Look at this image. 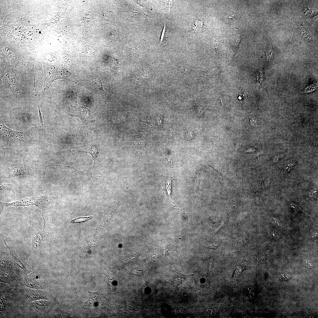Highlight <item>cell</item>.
<instances>
[{
    "label": "cell",
    "mask_w": 318,
    "mask_h": 318,
    "mask_svg": "<svg viewBox=\"0 0 318 318\" xmlns=\"http://www.w3.org/2000/svg\"><path fill=\"white\" fill-rule=\"evenodd\" d=\"M48 200L46 196H41L27 197L11 203H7L0 202L1 207L0 214L4 208L9 206L16 207H24L30 205L35 206L41 210L43 214V211L46 208Z\"/></svg>",
    "instance_id": "6da1fadb"
},
{
    "label": "cell",
    "mask_w": 318,
    "mask_h": 318,
    "mask_svg": "<svg viewBox=\"0 0 318 318\" xmlns=\"http://www.w3.org/2000/svg\"><path fill=\"white\" fill-rule=\"evenodd\" d=\"M27 135V132L16 131L7 127L0 121L1 138L3 144L14 140L24 141Z\"/></svg>",
    "instance_id": "7a4b0ae2"
},
{
    "label": "cell",
    "mask_w": 318,
    "mask_h": 318,
    "mask_svg": "<svg viewBox=\"0 0 318 318\" xmlns=\"http://www.w3.org/2000/svg\"><path fill=\"white\" fill-rule=\"evenodd\" d=\"M44 80L43 86L44 90L49 89L51 84L55 80L59 79L58 70H57L55 67L49 66L46 65L44 66Z\"/></svg>",
    "instance_id": "3957f363"
},
{
    "label": "cell",
    "mask_w": 318,
    "mask_h": 318,
    "mask_svg": "<svg viewBox=\"0 0 318 318\" xmlns=\"http://www.w3.org/2000/svg\"><path fill=\"white\" fill-rule=\"evenodd\" d=\"M192 276H194V275H186L173 269L171 274L168 277V283L173 287H177L183 284L187 279Z\"/></svg>",
    "instance_id": "277c9868"
},
{
    "label": "cell",
    "mask_w": 318,
    "mask_h": 318,
    "mask_svg": "<svg viewBox=\"0 0 318 318\" xmlns=\"http://www.w3.org/2000/svg\"><path fill=\"white\" fill-rule=\"evenodd\" d=\"M70 115L78 117L84 123H86L87 122H93L94 120L89 109L82 106H78Z\"/></svg>",
    "instance_id": "5b68a950"
},
{
    "label": "cell",
    "mask_w": 318,
    "mask_h": 318,
    "mask_svg": "<svg viewBox=\"0 0 318 318\" xmlns=\"http://www.w3.org/2000/svg\"><path fill=\"white\" fill-rule=\"evenodd\" d=\"M12 173L14 176L29 175L36 176L39 174V171L32 166L23 165L16 167L12 170Z\"/></svg>",
    "instance_id": "8992f818"
},
{
    "label": "cell",
    "mask_w": 318,
    "mask_h": 318,
    "mask_svg": "<svg viewBox=\"0 0 318 318\" xmlns=\"http://www.w3.org/2000/svg\"><path fill=\"white\" fill-rule=\"evenodd\" d=\"M89 297L85 304L86 309H91L95 308L98 306L101 299V295L98 292H92L88 291Z\"/></svg>",
    "instance_id": "52a82bcc"
},
{
    "label": "cell",
    "mask_w": 318,
    "mask_h": 318,
    "mask_svg": "<svg viewBox=\"0 0 318 318\" xmlns=\"http://www.w3.org/2000/svg\"><path fill=\"white\" fill-rule=\"evenodd\" d=\"M44 221V225L43 229L36 233L33 238L32 245L35 248L39 247L42 245L45 236V222L44 215H42Z\"/></svg>",
    "instance_id": "ba28073f"
},
{
    "label": "cell",
    "mask_w": 318,
    "mask_h": 318,
    "mask_svg": "<svg viewBox=\"0 0 318 318\" xmlns=\"http://www.w3.org/2000/svg\"><path fill=\"white\" fill-rule=\"evenodd\" d=\"M5 82L9 88L15 95H17V90L16 84L14 75L12 72H6L4 73Z\"/></svg>",
    "instance_id": "9c48e42d"
},
{
    "label": "cell",
    "mask_w": 318,
    "mask_h": 318,
    "mask_svg": "<svg viewBox=\"0 0 318 318\" xmlns=\"http://www.w3.org/2000/svg\"><path fill=\"white\" fill-rule=\"evenodd\" d=\"M103 274L105 275L107 278L110 291L112 292L115 291L117 289L118 285V281L116 277L110 271L107 270H104Z\"/></svg>",
    "instance_id": "30bf717a"
},
{
    "label": "cell",
    "mask_w": 318,
    "mask_h": 318,
    "mask_svg": "<svg viewBox=\"0 0 318 318\" xmlns=\"http://www.w3.org/2000/svg\"><path fill=\"white\" fill-rule=\"evenodd\" d=\"M92 82L94 88L96 90L103 95H106L103 89L101 81L99 77L96 76L93 77L92 79Z\"/></svg>",
    "instance_id": "8fae6325"
},
{
    "label": "cell",
    "mask_w": 318,
    "mask_h": 318,
    "mask_svg": "<svg viewBox=\"0 0 318 318\" xmlns=\"http://www.w3.org/2000/svg\"><path fill=\"white\" fill-rule=\"evenodd\" d=\"M246 262H242L236 269L233 274L232 278V282L236 280L238 275L246 269Z\"/></svg>",
    "instance_id": "7c38bea8"
},
{
    "label": "cell",
    "mask_w": 318,
    "mask_h": 318,
    "mask_svg": "<svg viewBox=\"0 0 318 318\" xmlns=\"http://www.w3.org/2000/svg\"><path fill=\"white\" fill-rule=\"evenodd\" d=\"M91 149L90 151L88 152L83 151H81L78 150H73L72 151H77L81 152H84L90 153L92 157V159L94 161L93 165H95V161L99 154V150L98 147L92 145H91Z\"/></svg>",
    "instance_id": "4fadbf2b"
},
{
    "label": "cell",
    "mask_w": 318,
    "mask_h": 318,
    "mask_svg": "<svg viewBox=\"0 0 318 318\" xmlns=\"http://www.w3.org/2000/svg\"><path fill=\"white\" fill-rule=\"evenodd\" d=\"M203 25V23L201 20L196 19L194 22L193 25V28L194 31L195 32L202 31L204 27Z\"/></svg>",
    "instance_id": "5bb4252c"
},
{
    "label": "cell",
    "mask_w": 318,
    "mask_h": 318,
    "mask_svg": "<svg viewBox=\"0 0 318 318\" xmlns=\"http://www.w3.org/2000/svg\"><path fill=\"white\" fill-rule=\"evenodd\" d=\"M93 216H90L87 217H79L72 219L70 222L73 223H81L87 222L93 218Z\"/></svg>",
    "instance_id": "9a60e30c"
},
{
    "label": "cell",
    "mask_w": 318,
    "mask_h": 318,
    "mask_svg": "<svg viewBox=\"0 0 318 318\" xmlns=\"http://www.w3.org/2000/svg\"><path fill=\"white\" fill-rule=\"evenodd\" d=\"M15 189L13 184L11 183L1 184L0 186V191H11Z\"/></svg>",
    "instance_id": "2e32d148"
},
{
    "label": "cell",
    "mask_w": 318,
    "mask_h": 318,
    "mask_svg": "<svg viewBox=\"0 0 318 318\" xmlns=\"http://www.w3.org/2000/svg\"><path fill=\"white\" fill-rule=\"evenodd\" d=\"M176 68L182 72L186 74H188L191 72V68L187 66L178 65Z\"/></svg>",
    "instance_id": "e0dca14e"
},
{
    "label": "cell",
    "mask_w": 318,
    "mask_h": 318,
    "mask_svg": "<svg viewBox=\"0 0 318 318\" xmlns=\"http://www.w3.org/2000/svg\"><path fill=\"white\" fill-rule=\"evenodd\" d=\"M113 14L111 11H109L105 13L103 17V20L107 22H110L113 17Z\"/></svg>",
    "instance_id": "ac0fdd59"
},
{
    "label": "cell",
    "mask_w": 318,
    "mask_h": 318,
    "mask_svg": "<svg viewBox=\"0 0 318 318\" xmlns=\"http://www.w3.org/2000/svg\"><path fill=\"white\" fill-rule=\"evenodd\" d=\"M82 20L84 23L86 24L87 25H88V24H91V22L93 21V18H92V15H91V13L86 14L85 16L83 18Z\"/></svg>",
    "instance_id": "d6986e66"
},
{
    "label": "cell",
    "mask_w": 318,
    "mask_h": 318,
    "mask_svg": "<svg viewBox=\"0 0 318 318\" xmlns=\"http://www.w3.org/2000/svg\"><path fill=\"white\" fill-rule=\"evenodd\" d=\"M3 51L5 54L10 57H14L15 56L14 52L10 48L5 47L3 49Z\"/></svg>",
    "instance_id": "ffe728a7"
},
{
    "label": "cell",
    "mask_w": 318,
    "mask_h": 318,
    "mask_svg": "<svg viewBox=\"0 0 318 318\" xmlns=\"http://www.w3.org/2000/svg\"><path fill=\"white\" fill-rule=\"evenodd\" d=\"M34 88H35V92H36L35 95H36V98H37V102L38 105V110H39V117L40 123V124H41V125H44L43 122V121L42 113H41V110H40V108H39V102H38V98H37V91H36V88L35 84L34 85Z\"/></svg>",
    "instance_id": "44dd1931"
},
{
    "label": "cell",
    "mask_w": 318,
    "mask_h": 318,
    "mask_svg": "<svg viewBox=\"0 0 318 318\" xmlns=\"http://www.w3.org/2000/svg\"><path fill=\"white\" fill-rule=\"evenodd\" d=\"M217 67H214L211 68L208 71V74L210 76H213L218 74L219 72V70Z\"/></svg>",
    "instance_id": "7402d4cb"
},
{
    "label": "cell",
    "mask_w": 318,
    "mask_h": 318,
    "mask_svg": "<svg viewBox=\"0 0 318 318\" xmlns=\"http://www.w3.org/2000/svg\"><path fill=\"white\" fill-rule=\"evenodd\" d=\"M218 246L217 242H213L208 244L207 246L208 248L215 250Z\"/></svg>",
    "instance_id": "603a6c76"
},
{
    "label": "cell",
    "mask_w": 318,
    "mask_h": 318,
    "mask_svg": "<svg viewBox=\"0 0 318 318\" xmlns=\"http://www.w3.org/2000/svg\"><path fill=\"white\" fill-rule=\"evenodd\" d=\"M271 236L274 237H275V236H276V234L275 233V232L273 233V232H271Z\"/></svg>",
    "instance_id": "cb8c5ba5"
}]
</instances>
